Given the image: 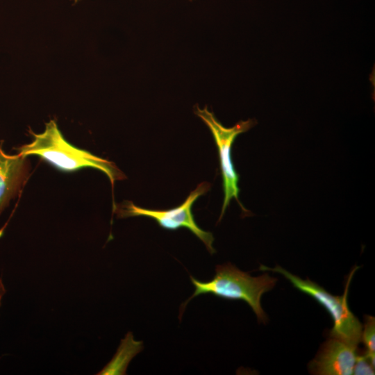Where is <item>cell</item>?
<instances>
[{"label": "cell", "mask_w": 375, "mask_h": 375, "mask_svg": "<svg viewBox=\"0 0 375 375\" xmlns=\"http://www.w3.org/2000/svg\"><path fill=\"white\" fill-rule=\"evenodd\" d=\"M210 184L202 182L192 191L185 201L174 208L158 210L141 208L131 201H124L117 208L119 217L144 216L155 219L160 227L166 230L175 231L185 228L195 235L205 244L210 254L215 253L212 247L214 241L211 233L202 230L195 222L192 212V206L200 196L209 191Z\"/></svg>", "instance_id": "5b68a950"}, {"label": "cell", "mask_w": 375, "mask_h": 375, "mask_svg": "<svg viewBox=\"0 0 375 375\" xmlns=\"http://www.w3.org/2000/svg\"><path fill=\"white\" fill-rule=\"evenodd\" d=\"M374 365L364 353L357 355L356 360L353 367V374L365 375L374 374Z\"/></svg>", "instance_id": "30bf717a"}, {"label": "cell", "mask_w": 375, "mask_h": 375, "mask_svg": "<svg viewBox=\"0 0 375 375\" xmlns=\"http://www.w3.org/2000/svg\"><path fill=\"white\" fill-rule=\"evenodd\" d=\"M375 318L373 316L365 317L362 326L360 342L365 347L364 353L373 365L375 364Z\"/></svg>", "instance_id": "9c48e42d"}, {"label": "cell", "mask_w": 375, "mask_h": 375, "mask_svg": "<svg viewBox=\"0 0 375 375\" xmlns=\"http://www.w3.org/2000/svg\"><path fill=\"white\" fill-rule=\"evenodd\" d=\"M30 133L33 136V140L16 149L18 153L24 156H38L65 172H76L84 167L98 169L108 177L112 188L116 181L126 178L125 174L113 162L94 156L68 142L55 120H50L46 124L43 133Z\"/></svg>", "instance_id": "6da1fadb"}, {"label": "cell", "mask_w": 375, "mask_h": 375, "mask_svg": "<svg viewBox=\"0 0 375 375\" xmlns=\"http://www.w3.org/2000/svg\"><path fill=\"white\" fill-rule=\"evenodd\" d=\"M141 342L133 340L131 333H128L122 340L119 349L111 361L98 374H124L130 360L141 351Z\"/></svg>", "instance_id": "ba28073f"}, {"label": "cell", "mask_w": 375, "mask_h": 375, "mask_svg": "<svg viewBox=\"0 0 375 375\" xmlns=\"http://www.w3.org/2000/svg\"><path fill=\"white\" fill-rule=\"evenodd\" d=\"M357 347L330 337L308 364L311 374L316 375H351L356 360Z\"/></svg>", "instance_id": "8992f818"}, {"label": "cell", "mask_w": 375, "mask_h": 375, "mask_svg": "<svg viewBox=\"0 0 375 375\" xmlns=\"http://www.w3.org/2000/svg\"><path fill=\"white\" fill-rule=\"evenodd\" d=\"M6 292V289H5V287H4V285L2 282V280L1 278H0V306L1 305V299L3 297V296L4 295Z\"/></svg>", "instance_id": "8fae6325"}, {"label": "cell", "mask_w": 375, "mask_h": 375, "mask_svg": "<svg viewBox=\"0 0 375 375\" xmlns=\"http://www.w3.org/2000/svg\"><path fill=\"white\" fill-rule=\"evenodd\" d=\"M74 1H75V2H77V1H79V0H74Z\"/></svg>", "instance_id": "7c38bea8"}, {"label": "cell", "mask_w": 375, "mask_h": 375, "mask_svg": "<svg viewBox=\"0 0 375 375\" xmlns=\"http://www.w3.org/2000/svg\"><path fill=\"white\" fill-rule=\"evenodd\" d=\"M194 113L206 124L210 130L218 149L220 167L223 178V189L224 193V202L219 221L222 218L226 208L232 199L239 203L244 212L249 213L239 200L240 189L238 188L239 175L235 172L231 159V147L236 137L249 131L256 121L248 119L240 121L231 128L224 127L210 112L207 107L201 109L197 107Z\"/></svg>", "instance_id": "277c9868"}, {"label": "cell", "mask_w": 375, "mask_h": 375, "mask_svg": "<svg viewBox=\"0 0 375 375\" xmlns=\"http://www.w3.org/2000/svg\"><path fill=\"white\" fill-rule=\"evenodd\" d=\"M190 280L195 290L183 304V308L192 298L211 294L228 300L245 301L252 308L258 322L262 323H266L267 317L261 306V298L265 292L274 288L278 281L267 272L256 277L251 276L230 262L217 265L215 275L210 281L201 282L192 276Z\"/></svg>", "instance_id": "7a4b0ae2"}, {"label": "cell", "mask_w": 375, "mask_h": 375, "mask_svg": "<svg viewBox=\"0 0 375 375\" xmlns=\"http://www.w3.org/2000/svg\"><path fill=\"white\" fill-rule=\"evenodd\" d=\"M359 267L356 266L350 272L342 296L333 295L309 278L302 279L278 265L272 268L261 265L259 270L283 275L298 290L312 297L328 311L333 319V326L329 336L358 347L360 342L362 325L349 308L347 295L352 277Z\"/></svg>", "instance_id": "3957f363"}, {"label": "cell", "mask_w": 375, "mask_h": 375, "mask_svg": "<svg viewBox=\"0 0 375 375\" xmlns=\"http://www.w3.org/2000/svg\"><path fill=\"white\" fill-rule=\"evenodd\" d=\"M2 145L3 141H0V214L21 192L30 172L27 157L6 154Z\"/></svg>", "instance_id": "52a82bcc"}]
</instances>
